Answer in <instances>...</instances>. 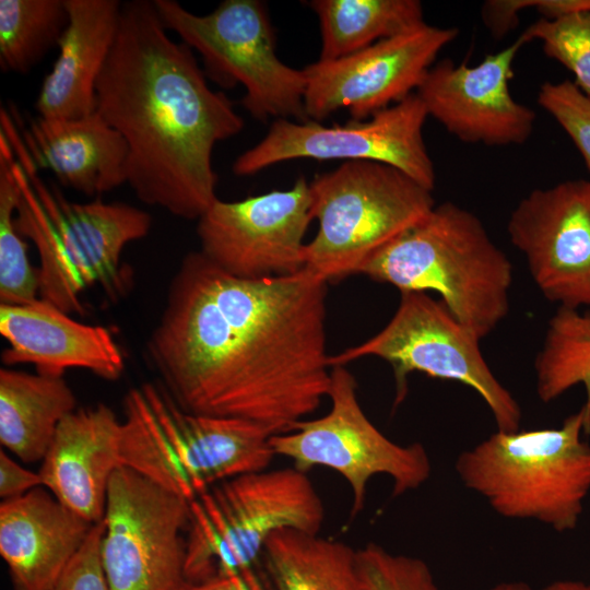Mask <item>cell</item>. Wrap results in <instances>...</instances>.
Here are the masks:
<instances>
[{"instance_id":"6da1fadb","label":"cell","mask_w":590,"mask_h":590,"mask_svg":"<svg viewBox=\"0 0 590 590\" xmlns=\"http://www.w3.org/2000/svg\"><path fill=\"white\" fill-rule=\"evenodd\" d=\"M327 288L307 269L239 279L191 251L170 280L145 357L185 411L288 433L330 390Z\"/></svg>"},{"instance_id":"7a4b0ae2","label":"cell","mask_w":590,"mask_h":590,"mask_svg":"<svg viewBox=\"0 0 590 590\" xmlns=\"http://www.w3.org/2000/svg\"><path fill=\"white\" fill-rule=\"evenodd\" d=\"M153 1L122 2L114 47L96 84V111L125 140L137 198L198 220L217 198L215 144L244 120L206 82L193 50L173 40Z\"/></svg>"},{"instance_id":"3957f363","label":"cell","mask_w":590,"mask_h":590,"mask_svg":"<svg viewBox=\"0 0 590 590\" xmlns=\"http://www.w3.org/2000/svg\"><path fill=\"white\" fill-rule=\"evenodd\" d=\"M0 132L14 153L13 170L21 188L15 228L33 243L39 257L38 297L69 315H83L81 295L95 286L113 302L125 297L132 274L121 260L122 251L149 234L151 215L122 202L69 201L57 187L42 180L5 108L0 110Z\"/></svg>"},{"instance_id":"277c9868","label":"cell","mask_w":590,"mask_h":590,"mask_svg":"<svg viewBox=\"0 0 590 590\" xmlns=\"http://www.w3.org/2000/svg\"><path fill=\"white\" fill-rule=\"evenodd\" d=\"M364 274L401 293L436 292L480 340L509 311L512 266L470 211L444 202L376 251Z\"/></svg>"},{"instance_id":"5b68a950","label":"cell","mask_w":590,"mask_h":590,"mask_svg":"<svg viewBox=\"0 0 590 590\" xmlns=\"http://www.w3.org/2000/svg\"><path fill=\"white\" fill-rule=\"evenodd\" d=\"M271 436L252 421L187 412L161 382H144L123 399L121 463L191 502L222 481L268 469Z\"/></svg>"},{"instance_id":"8992f818","label":"cell","mask_w":590,"mask_h":590,"mask_svg":"<svg viewBox=\"0 0 590 590\" xmlns=\"http://www.w3.org/2000/svg\"><path fill=\"white\" fill-rule=\"evenodd\" d=\"M590 406L555 428L496 433L462 451L456 472L470 491L508 519L574 530L590 492Z\"/></svg>"},{"instance_id":"52a82bcc","label":"cell","mask_w":590,"mask_h":590,"mask_svg":"<svg viewBox=\"0 0 590 590\" xmlns=\"http://www.w3.org/2000/svg\"><path fill=\"white\" fill-rule=\"evenodd\" d=\"M323 519L321 497L307 474L294 467L222 481L189 502L188 580L250 569L274 532L319 533Z\"/></svg>"},{"instance_id":"ba28073f","label":"cell","mask_w":590,"mask_h":590,"mask_svg":"<svg viewBox=\"0 0 590 590\" xmlns=\"http://www.w3.org/2000/svg\"><path fill=\"white\" fill-rule=\"evenodd\" d=\"M311 216L318 221L305 247V269L327 283L359 274L381 247L425 217L432 191L396 167L343 162L309 181Z\"/></svg>"},{"instance_id":"9c48e42d","label":"cell","mask_w":590,"mask_h":590,"mask_svg":"<svg viewBox=\"0 0 590 590\" xmlns=\"http://www.w3.org/2000/svg\"><path fill=\"white\" fill-rule=\"evenodd\" d=\"M161 22L201 56L204 72L224 87L241 84V105L252 118L309 121L306 76L280 60L274 32L258 0H224L212 12L192 13L175 0H153Z\"/></svg>"},{"instance_id":"30bf717a","label":"cell","mask_w":590,"mask_h":590,"mask_svg":"<svg viewBox=\"0 0 590 590\" xmlns=\"http://www.w3.org/2000/svg\"><path fill=\"white\" fill-rule=\"evenodd\" d=\"M480 339L458 321L441 300L426 292L401 293L388 324L364 343L330 355L332 367L364 356L387 361L394 373L396 404L408 392L414 371L457 381L473 389L493 414L497 430L519 429L521 409L486 363Z\"/></svg>"},{"instance_id":"8fae6325","label":"cell","mask_w":590,"mask_h":590,"mask_svg":"<svg viewBox=\"0 0 590 590\" xmlns=\"http://www.w3.org/2000/svg\"><path fill=\"white\" fill-rule=\"evenodd\" d=\"M328 398L331 409L326 415L299 421L291 432L271 436L270 442L275 455L291 459L299 471L326 467L340 473L352 491L353 518L365 506L374 475L392 480L393 496L417 489L429 479L432 464L424 446L397 444L369 421L345 366L331 368Z\"/></svg>"},{"instance_id":"7c38bea8","label":"cell","mask_w":590,"mask_h":590,"mask_svg":"<svg viewBox=\"0 0 590 590\" xmlns=\"http://www.w3.org/2000/svg\"><path fill=\"white\" fill-rule=\"evenodd\" d=\"M101 558L109 590H186L189 502L138 472L113 474Z\"/></svg>"},{"instance_id":"4fadbf2b","label":"cell","mask_w":590,"mask_h":590,"mask_svg":"<svg viewBox=\"0 0 590 590\" xmlns=\"http://www.w3.org/2000/svg\"><path fill=\"white\" fill-rule=\"evenodd\" d=\"M428 115L416 93L364 121L324 126L274 120L266 137L233 163L237 176H251L297 158L370 161L403 172L433 191L436 174L423 139Z\"/></svg>"},{"instance_id":"5bb4252c","label":"cell","mask_w":590,"mask_h":590,"mask_svg":"<svg viewBox=\"0 0 590 590\" xmlns=\"http://www.w3.org/2000/svg\"><path fill=\"white\" fill-rule=\"evenodd\" d=\"M200 252L224 272L260 280L305 269L311 216L309 181L227 202L216 198L197 220Z\"/></svg>"},{"instance_id":"9a60e30c","label":"cell","mask_w":590,"mask_h":590,"mask_svg":"<svg viewBox=\"0 0 590 590\" xmlns=\"http://www.w3.org/2000/svg\"><path fill=\"white\" fill-rule=\"evenodd\" d=\"M458 35L455 27L426 22L340 59L306 68L305 111L320 122L347 109L364 121L414 94L441 49Z\"/></svg>"},{"instance_id":"2e32d148","label":"cell","mask_w":590,"mask_h":590,"mask_svg":"<svg viewBox=\"0 0 590 590\" xmlns=\"http://www.w3.org/2000/svg\"><path fill=\"white\" fill-rule=\"evenodd\" d=\"M507 231L548 300L590 307V181L534 189L511 212Z\"/></svg>"},{"instance_id":"e0dca14e","label":"cell","mask_w":590,"mask_h":590,"mask_svg":"<svg viewBox=\"0 0 590 590\" xmlns=\"http://www.w3.org/2000/svg\"><path fill=\"white\" fill-rule=\"evenodd\" d=\"M520 35L476 66L444 59L427 71L415 92L433 117L459 140L488 146L523 144L532 134L535 113L515 101L509 81Z\"/></svg>"},{"instance_id":"ac0fdd59","label":"cell","mask_w":590,"mask_h":590,"mask_svg":"<svg viewBox=\"0 0 590 590\" xmlns=\"http://www.w3.org/2000/svg\"><path fill=\"white\" fill-rule=\"evenodd\" d=\"M0 333L8 342L1 353L7 366L32 364L36 373L54 377L80 368L109 381L125 370L123 354L107 328L80 322L40 298L0 304Z\"/></svg>"},{"instance_id":"d6986e66","label":"cell","mask_w":590,"mask_h":590,"mask_svg":"<svg viewBox=\"0 0 590 590\" xmlns=\"http://www.w3.org/2000/svg\"><path fill=\"white\" fill-rule=\"evenodd\" d=\"M40 462L44 487L91 523L102 521L110 479L122 467L121 420L105 403L78 408L59 424Z\"/></svg>"},{"instance_id":"ffe728a7","label":"cell","mask_w":590,"mask_h":590,"mask_svg":"<svg viewBox=\"0 0 590 590\" xmlns=\"http://www.w3.org/2000/svg\"><path fill=\"white\" fill-rule=\"evenodd\" d=\"M93 526L44 486L2 500L0 555L12 590H54Z\"/></svg>"},{"instance_id":"44dd1931","label":"cell","mask_w":590,"mask_h":590,"mask_svg":"<svg viewBox=\"0 0 590 590\" xmlns=\"http://www.w3.org/2000/svg\"><path fill=\"white\" fill-rule=\"evenodd\" d=\"M38 170L85 196L127 184L128 150L122 137L97 113L74 119L37 116L22 125L10 110Z\"/></svg>"},{"instance_id":"7402d4cb","label":"cell","mask_w":590,"mask_h":590,"mask_svg":"<svg viewBox=\"0 0 590 590\" xmlns=\"http://www.w3.org/2000/svg\"><path fill=\"white\" fill-rule=\"evenodd\" d=\"M68 24L35 108L44 118L74 119L96 111V84L114 47L121 1L66 0Z\"/></svg>"},{"instance_id":"603a6c76","label":"cell","mask_w":590,"mask_h":590,"mask_svg":"<svg viewBox=\"0 0 590 590\" xmlns=\"http://www.w3.org/2000/svg\"><path fill=\"white\" fill-rule=\"evenodd\" d=\"M76 409L63 377L0 369V444L21 461H42L59 424Z\"/></svg>"},{"instance_id":"cb8c5ba5","label":"cell","mask_w":590,"mask_h":590,"mask_svg":"<svg viewBox=\"0 0 590 590\" xmlns=\"http://www.w3.org/2000/svg\"><path fill=\"white\" fill-rule=\"evenodd\" d=\"M273 590H363L356 550L296 529H282L260 556Z\"/></svg>"},{"instance_id":"d4e9b609","label":"cell","mask_w":590,"mask_h":590,"mask_svg":"<svg viewBox=\"0 0 590 590\" xmlns=\"http://www.w3.org/2000/svg\"><path fill=\"white\" fill-rule=\"evenodd\" d=\"M321 34L319 60L363 50L425 23L417 0H312Z\"/></svg>"},{"instance_id":"484cf974","label":"cell","mask_w":590,"mask_h":590,"mask_svg":"<svg viewBox=\"0 0 590 590\" xmlns=\"http://www.w3.org/2000/svg\"><path fill=\"white\" fill-rule=\"evenodd\" d=\"M535 376L541 401L551 402L581 385L590 406V315L575 308L557 309L535 361Z\"/></svg>"},{"instance_id":"4316f807","label":"cell","mask_w":590,"mask_h":590,"mask_svg":"<svg viewBox=\"0 0 590 590\" xmlns=\"http://www.w3.org/2000/svg\"><path fill=\"white\" fill-rule=\"evenodd\" d=\"M66 0H0V68L25 74L58 46L68 24Z\"/></svg>"},{"instance_id":"83f0119b","label":"cell","mask_w":590,"mask_h":590,"mask_svg":"<svg viewBox=\"0 0 590 590\" xmlns=\"http://www.w3.org/2000/svg\"><path fill=\"white\" fill-rule=\"evenodd\" d=\"M15 156L0 132V304L21 305L38 297L37 270L27 257V246L14 216L21 188L14 175Z\"/></svg>"},{"instance_id":"f1b7e54d","label":"cell","mask_w":590,"mask_h":590,"mask_svg":"<svg viewBox=\"0 0 590 590\" xmlns=\"http://www.w3.org/2000/svg\"><path fill=\"white\" fill-rule=\"evenodd\" d=\"M521 36L526 42L539 39L543 51L575 76V84L590 96V12L556 20L540 19Z\"/></svg>"},{"instance_id":"f546056e","label":"cell","mask_w":590,"mask_h":590,"mask_svg":"<svg viewBox=\"0 0 590 590\" xmlns=\"http://www.w3.org/2000/svg\"><path fill=\"white\" fill-rule=\"evenodd\" d=\"M356 563L363 590H438L430 568L418 557L368 543L356 550Z\"/></svg>"},{"instance_id":"4dcf8cb0","label":"cell","mask_w":590,"mask_h":590,"mask_svg":"<svg viewBox=\"0 0 590 590\" xmlns=\"http://www.w3.org/2000/svg\"><path fill=\"white\" fill-rule=\"evenodd\" d=\"M538 104L570 137L590 172V96L570 80L545 82Z\"/></svg>"},{"instance_id":"1f68e13d","label":"cell","mask_w":590,"mask_h":590,"mask_svg":"<svg viewBox=\"0 0 590 590\" xmlns=\"http://www.w3.org/2000/svg\"><path fill=\"white\" fill-rule=\"evenodd\" d=\"M104 521L95 523L54 590H109L101 558Z\"/></svg>"},{"instance_id":"d6a6232c","label":"cell","mask_w":590,"mask_h":590,"mask_svg":"<svg viewBox=\"0 0 590 590\" xmlns=\"http://www.w3.org/2000/svg\"><path fill=\"white\" fill-rule=\"evenodd\" d=\"M533 5L534 0H488L481 15L491 34L500 39L518 25L520 12Z\"/></svg>"},{"instance_id":"836d02e7","label":"cell","mask_w":590,"mask_h":590,"mask_svg":"<svg viewBox=\"0 0 590 590\" xmlns=\"http://www.w3.org/2000/svg\"><path fill=\"white\" fill-rule=\"evenodd\" d=\"M43 486L39 472L30 471L15 462L5 451H0V497L15 498Z\"/></svg>"},{"instance_id":"e575fe53","label":"cell","mask_w":590,"mask_h":590,"mask_svg":"<svg viewBox=\"0 0 590 590\" xmlns=\"http://www.w3.org/2000/svg\"><path fill=\"white\" fill-rule=\"evenodd\" d=\"M186 590H259L250 569L238 573H223L206 580L191 583Z\"/></svg>"},{"instance_id":"d590c367","label":"cell","mask_w":590,"mask_h":590,"mask_svg":"<svg viewBox=\"0 0 590 590\" xmlns=\"http://www.w3.org/2000/svg\"><path fill=\"white\" fill-rule=\"evenodd\" d=\"M535 10L545 20L590 12V0H534Z\"/></svg>"},{"instance_id":"8d00e7d4","label":"cell","mask_w":590,"mask_h":590,"mask_svg":"<svg viewBox=\"0 0 590 590\" xmlns=\"http://www.w3.org/2000/svg\"><path fill=\"white\" fill-rule=\"evenodd\" d=\"M542 590H590V583L578 580H557L548 583Z\"/></svg>"},{"instance_id":"74e56055","label":"cell","mask_w":590,"mask_h":590,"mask_svg":"<svg viewBox=\"0 0 590 590\" xmlns=\"http://www.w3.org/2000/svg\"><path fill=\"white\" fill-rule=\"evenodd\" d=\"M487 590H533L529 585L521 581H508L495 585Z\"/></svg>"}]
</instances>
